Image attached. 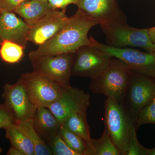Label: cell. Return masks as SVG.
I'll return each instance as SVG.
<instances>
[{"instance_id":"obj_1","label":"cell","mask_w":155,"mask_h":155,"mask_svg":"<svg viewBox=\"0 0 155 155\" xmlns=\"http://www.w3.org/2000/svg\"><path fill=\"white\" fill-rule=\"evenodd\" d=\"M98 23L78 10L75 15L69 17L61 30L52 38L31 51L29 59L45 55H57L67 53H75L85 45H91V38L87 34Z\"/></svg>"},{"instance_id":"obj_2","label":"cell","mask_w":155,"mask_h":155,"mask_svg":"<svg viewBox=\"0 0 155 155\" xmlns=\"http://www.w3.org/2000/svg\"><path fill=\"white\" fill-rule=\"evenodd\" d=\"M131 72L125 63L112 57L102 74L91 79L90 89L95 94H102L122 104Z\"/></svg>"},{"instance_id":"obj_3","label":"cell","mask_w":155,"mask_h":155,"mask_svg":"<svg viewBox=\"0 0 155 155\" xmlns=\"http://www.w3.org/2000/svg\"><path fill=\"white\" fill-rule=\"evenodd\" d=\"M105 127L121 155H127L134 124L121 103L107 97L104 104Z\"/></svg>"},{"instance_id":"obj_4","label":"cell","mask_w":155,"mask_h":155,"mask_svg":"<svg viewBox=\"0 0 155 155\" xmlns=\"http://www.w3.org/2000/svg\"><path fill=\"white\" fill-rule=\"evenodd\" d=\"M155 97V78L131 71L122 104L134 123Z\"/></svg>"},{"instance_id":"obj_5","label":"cell","mask_w":155,"mask_h":155,"mask_svg":"<svg viewBox=\"0 0 155 155\" xmlns=\"http://www.w3.org/2000/svg\"><path fill=\"white\" fill-rule=\"evenodd\" d=\"M107 45L116 48L126 46L141 48L148 52H155V44L150 37L149 28H134L125 23L101 25Z\"/></svg>"},{"instance_id":"obj_6","label":"cell","mask_w":155,"mask_h":155,"mask_svg":"<svg viewBox=\"0 0 155 155\" xmlns=\"http://www.w3.org/2000/svg\"><path fill=\"white\" fill-rule=\"evenodd\" d=\"M20 78L31 101L37 108L48 107L59 98L65 87L34 71L22 74Z\"/></svg>"},{"instance_id":"obj_7","label":"cell","mask_w":155,"mask_h":155,"mask_svg":"<svg viewBox=\"0 0 155 155\" xmlns=\"http://www.w3.org/2000/svg\"><path fill=\"white\" fill-rule=\"evenodd\" d=\"M91 46L125 63L131 71L155 78V52L145 53L128 48L112 47L91 37Z\"/></svg>"},{"instance_id":"obj_8","label":"cell","mask_w":155,"mask_h":155,"mask_svg":"<svg viewBox=\"0 0 155 155\" xmlns=\"http://www.w3.org/2000/svg\"><path fill=\"white\" fill-rule=\"evenodd\" d=\"M75 53L45 55L30 61L33 71L45 75L64 87L71 86L70 78Z\"/></svg>"},{"instance_id":"obj_9","label":"cell","mask_w":155,"mask_h":155,"mask_svg":"<svg viewBox=\"0 0 155 155\" xmlns=\"http://www.w3.org/2000/svg\"><path fill=\"white\" fill-rule=\"evenodd\" d=\"M112 58L98 48L84 46L75 53L71 75L96 78L105 71Z\"/></svg>"},{"instance_id":"obj_10","label":"cell","mask_w":155,"mask_h":155,"mask_svg":"<svg viewBox=\"0 0 155 155\" xmlns=\"http://www.w3.org/2000/svg\"><path fill=\"white\" fill-rule=\"evenodd\" d=\"M2 97L4 103L13 112L17 124L33 120L37 108L31 101L24 83L20 78L15 83H6L4 85Z\"/></svg>"},{"instance_id":"obj_11","label":"cell","mask_w":155,"mask_h":155,"mask_svg":"<svg viewBox=\"0 0 155 155\" xmlns=\"http://www.w3.org/2000/svg\"><path fill=\"white\" fill-rule=\"evenodd\" d=\"M77 5L85 15L101 25H111L127 22V17L116 0H78Z\"/></svg>"},{"instance_id":"obj_12","label":"cell","mask_w":155,"mask_h":155,"mask_svg":"<svg viewBox=\"0 0 155 155\" xmlns=\"http://www.w3.org/2000/svg\"><path fill=\"white\" fill-rule=\"evenodd\" d=\"M90 95L82 90L71 86L65 87L59 98L47 108L61 126L70 114L87 112L90 104Z\"/></svg>"},{"instance_id":"obj_13","label":"cell","mask_w":155,"mask_h":155,"mask_svg":"<svg viewBox=\"0 0 155 155\" xmlns=\"http://www.w3.org/2000/svg\"><path fill=\"white\" fill-rule=\"evenodd\" d=\"M69 17L62 11L54 10L30 28L28 41L36 45L43 44L55 36L67 22Z\"/></svg>"},{"instance_id":"obj_14","label":"cell","mask_w":155,"mask_h":155,"mask_svg":"<svg viewBox=\"0 0 155 155\" xmlns=\"http://www.w3.org/2000/svg\"><path fill=\"white\" fill-rule=\"evenodd\" d=\"M30 27L14 12L0 10V45L4 40L26 47Z\"/></svg>"},{"instance_id":"obj_15","label":"cell","mask_w":155,"mask_h":155,"mask_svg":"<svg viewBox=\"0 0 155 155\" xmlns=\"http://www.w3.org/2000/svg\"><path fill=\"white\" fill-rule=\"evenodd\" d=\"M33 124L37 132L48 144L59 134L61 126L55 116L47 107L37 108Z\"/></svg>"},{"instance_id":"obj_16","label":"cell","mask_w":155,"mask_h":155,"mask_svg":"<svg viewBox=\"0 0 155 155\" xmlns=\"http://www.w3.org/2000/svg\"><path fill=\"white\" fill-rule=\"evenodd\" d=\"M53 10L54 9L48 2L40 0H29L22 3L14 13L22 17L24 22L31 28Z\"/></svg>"},{"instance_id":"obj_17","label":"cell","mask_w":155,"mask_h":155,"mask_svg":"<svg viewBox=\"0 0 155 155\" xmlns=\"http://www.w3.org/2000/svg\"><path fill=\"white\" fill-rule=\"evenodd\" d=\"M61 126L79 136L86 142V155H93V146L87 119V112L70 114Z\"/></svg>"},{"instance_id":"obj_18","label":"cell","mask_w":155,"mask_h":155,"mask_svg":"<svg viewBox=\"0 0 155 155\" xmlns=\"http://www.w3.org/2000/svg\"><path fill=\"white\" fill-rule=\"evenodd\" d=\"M5 137L11 142V146L21 150L25 155H35L34 147L26 134L16 124L5 129Z\"/></svg>"},{"instance_id":"obj_19","label":"cell","mask_w":155,"mask_h":155,"mask_svg":"<svg viewBox=\"0 0 155 155\" xmlns=\"http://www.w3.org/2000/svg\"><path fill=\"white\" fill-rule=\"evenodd\" d=\"M17 125L28 137L34 147L35 155H52L49 146L41 138L33 126V120L19 122Z\"/></svg>"},{"instance_id":"obj_20","label":"cell","mask_w":155,"mask_h":155,"mask_svg":"<svg viewBox=\"0 0 155 155\" xmlns=\"http://www.w3.org/2000/svg\"><path fill=\"white\" fill-rule=\"evenodd\" d=\"M25 48L14 42L4 40L0 45V58L7 64H17L23 58Z\"/></svg>"},{"instance_id":"obj_21","label":"cell","mask_w":155,"mask_h":155,"mask_svg":"<svg viewBox=\"0 0 155 155\" xmlns=\"http://www.w3.org/2000/svg\"><path fill=\"white\" fill-rule=\"evenodd\" d=\"M93 146V155H121L104 128L100 138L92 139Z\"/></svg>"},{"instance_id":"obj_22","label":"cell","mask_w":155,"mask_h":155,"mask_svg":"<svg viewBox=\"0 0 155 155\" xmlns=\"http://www.w3.org/2000/svg\"><path fill=\"white\" fill-rule=\"evenodd\" d=\"M59 134L67 145L78 155H86V143L81 137L62 126Z\"/></svg>"},{"instance_id":"obj_23","label":"cell","mask_w":155,"mask_h":155,"mask_svg":"<svg viewBox=\"0 0 155 155\" xmlns=\"http://www.w3.org/2000/svg\"><path fill=\"white\" fill-rule=\"evenodd\" d=\"M147 124L155 125V97L152 101L143 108L139 113L134 126L137 130L142 125Z\"/></svg>"},{"instance_id":"obj_24","label":"cell","mask_w":155,"mask_h":155,"mask_svg":"<svg viewBox=\"0 0 155 155\" xmlns=\"http://www.w3.org/2000/svg\"><path fill=\"white\" fill-rule=\"evenodd\" d=\"M49 144L53 155H78L67 145L59 134L53 138Z\"/></svg>"},{"instance_id":"obj_25","label":"cell","mask_w":155,"mask_h":155,"mask_svg":"<svg viewBox=\"0 0 155 155\" xmlns=\"http://www.w3.org/2000/svg\"><path fill=\"white\" fill-rule=\"evenodd\" d=\"M137 130L134 126L130 134L127 155H148L149 149L144 147L140 143L137 135Z\"/></svg>"},{"instance_id":"obj_26","label":"cell","mask_w":155,"mask_h":155,"mask_svg":"<svg viewBox=\"0 0 155 155\" xmlns=\"http://www.w3.org/2000/svg\"><path fill=\"white\" fill-rule=\"evenodd\" d=\"M13 124H17V121L12 111L5 103L0 104V128L5 129Z\"/></svg>"},{"instance_id":"obj_27","label":"cell","mask_w":155,"mask_h":155,"mask_svg":"<svg viewBox=\"0 0 155 155\" xmlns=\"http://www.w3.org/2000/svg\"><path fill=\"white\" fill-rule=\"evenodd\" d=\"M28 1L29 0H0V10L14 13L22 3Z\"/></svg>"},{"instance_id":"obj_28","label":"cell","mask_w":155,"mask_h":155,"mask_svg":"<svg viewBox=\"0 0 155 155\" xmlns=\"http://www.w3.org/2000/svg\"><path fill=\"white\" fill-rule=\"evenodd\" d=\"M78 0H48V2L54 10L61 9L66 13L67 6L71 4L77 5Z\"/></svg>"},{"instance_id":"obj_29","label":"cell","mask_w":155,"mask_h":155,"mask_svg":"<svg viewBox=\"0 0 155 155\" xmlns=\"http://www.w3.org/2000/svg\"><path fill=\"white\" fill-rule=\"evenodd\" d=\"M7 155H25L20 150L11 146L7 154Z\"/></svg>"},{"instance_id":"obj_30","label":"cell","mask_w":155,"mask_h":155,"mask_svg":"<svg viewBox=\"0 0 155 155\" xmlns=\"http://www.w3.org/2000/svg\"><path fill=\"white\" fill-rule=\"evenodd\" d=\"M149 32L151 39L155 44V26L152 28H149Z\"/></svg>"},{"instance_id":"obj_31","label":"cell","mask_w":155,"mask_h":155,"mask_svg":"<svg viewBox=\"0 0 155 155\" xmlns=\"http://www.w3.org/2000/svg\"><path fill=\"white\" fill-rule=\"evenodd\" d=\"M148 155H155V147L153 148L149 149Z\"/></svg>"},{"instance_id":"obj_32","label":"cell","mask_w":155,"mask_h":155,"mask_svg":"<svg viewBox=\"0 0 155 155\" xmlns=\"http://www.w3.org/2000/svg\"><path fill=\"white\" fill-rule=\"evenodd\" d=\"M40 1L45 2H48V0H40Z\"/></svg>"},{"instance_id":"obj_33","label":"cell","mask_w":155,"mask_h":155,"mask_svg":"<svg viewBox=\"0 0 155 155\" xmlns=\"http://www.w3.org/2000/svg\"><path fill=\"white\" fill-rule=\"evenodd\" d=\"M2 148L0 147V154L2 153Z\"/></svg>"},{"instance_id":"obj_34","label":"cell","mask_w":155,"mask_h":155,"mask_svg":"<svg viewBox=\"0 0 155 155\" xmlns=\"http://www.w3.org/2000/svg\"></svg>"}]
</instances>
